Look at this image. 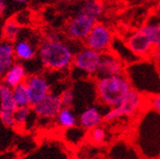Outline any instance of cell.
<instances>
[{"label":"cell","instance_id":"ba28073f","mask_svg":"<svg viewBox=\"0 0 160 159\" xmlns=\"http://www.w3.org/2000/svg\"><path fill=\"white\" fill-rule=\"evenodd\" d=\"M18 107L16 106L12 88L4 83L0 84V120L7 127H14V115Z\"/></svg>","mask_w":160,"mask_h":159},{"label":"cell","instance_id":"e0dca14e","mask_svg":"<svg viewBox=\"0 0 160 159\" xmlns=\"http://www.w3.org/2000/svg\"><path fill=\"white\" fill-rule=\"evenodd\" d=\"M58 125L63 129H71L77 124L78 119L70 107H62L56 117Z\"/></svg>","mask_w":160,"mask_h":159},{"label":"cell","instance_id":"5b68a950","mask_svg":"<svg viewBox=\"0 0 160 159\" xmlns=\"http://www.w3.org/2000/svg\"><path fill=\"white\" fill-rule=\"evenodd\" d=\"M97 23L95 20L83 13H77L67 25V35L73 40L81 41L87 38Z\"/></svg>","mask_w":160,"mask_h":159},{"label":"cell","instance_id":"44dd1931","mask_svg":"<svg viewBox=\"0 0 160 159\" xmlns=\"http://www.w3.org/2000/svg\"><path fill=\"white\" fill-rule=\"evenodd\" d=\"M31 112L30 107H18L14 115L15 125L18 127H25L28 121V118Z\"/></svg>","mask_w":160,"mask_h":159},{"label":"cell","instance_id":"8992f818","mask_svg":"<svg viewBox=\"0 0 160 159\" xmlns=\"http://www.w3.org/2000/svg\"><path fill=\"white\" fill-rule=\"evenodd\" d=\"M101 60L102 54L85 47L74 55L73 66L82 72L88 75H93L98 73Z\"/></svg>","mask_w":160,"mask_h":159},{"label":"cell","instance_id":"7402d4cb","mask_svg":"<svg viewBox=\"0 0 160 159\" xmlns=\"http://www.w3.org/2000/svg\"><path fill=\"white\" fill-rule=\"evenodd\" d=\"M107 139V132L102 126L96 127V128L90 130L89 133V140L91 144L95 146H101L105 142Z\"/></svg>","mask_w":160,"mask_h":159},{"label":"cell","instance_id":"9c48e42d","mask_svg":"<svg viewBox=\"0 0 160 159\" xmlns=\"http://www.w3.org/2000/svg\"><path fill=\"white\" fill-rule=\"evenodd\" d=\"M62 107L60 95L50 93L43 101L32 107V111L40 119L52 120L58 116Z\"/></svg>","mask_w":160,"mask_h":159},{"label":"cell","instance_id":"4fadbf2b","mask_svg":"<svg viewBox=\"0 0 160 159\" xmlns=\"http://www.w3.org/2000/svg\"><path fill=\"white\" fill-rule=\"evenodd\" d=\"M27 73H28L27 69L22 63L15 62L4 74L3 83L13 89L15 87H17L21 84H23L26 82L28 78Z\"/></svg>","mask_w":160,"mask_h":159},{"label":"cell","instance_id":"484cf974","mask_svg":"<svg viewBox=\"0 0 160 159\" xmlns=\"http://www.w3.org/2000/svg\"><path fill=\"white\" fill-rule=\"evenodd\" d=\"M5 7H6V3L4 0H0V15H1L4 10H5Z\"/></svg>","mask_w":160,"mask_h":159},{"label":"cell","instance_id":"83f0119b","mask_svg":"<svg viewBox=\"0 0 160 159\" xmlns=\"http://www.w3.org/2000/svg\"><path fill=\"white\" fill-rule=\"evenodd\" d=\"M65 2H68V3H72V2H75L76 0H63Z\"/></svg>","mask_w":160,"mask_h":159},{"label":"cell","instance_id":"2e32d148","mask_svg":"<svg viewBox=\"0 0 160 159\" xmlns=\"http://www.w3.org/2000/svg\"><path fill=\"white\" fill-rule=\"evenodd\" d=\"M15 57L21 61H29L34 58L35 50L33 46L26 40H19L14 45Z\"/></svg>","mask_w":160,"mask_h":159},{"label":"cell","instance_id":"9a60e30c","mask_svg":"<svg viewBox=\"0 0 160 159\" xmlns=\"http://www.w3.org/2000/svg\"><path fill=\"white\" fill-rule=\"evenodd\" d=\"M78 13H83L99 22L105 14V4L102 0H85L80 5Z\"/></svg>","mask_w":160,"mask_h":159},{"label":"cell","instance_id":"8fae6325","mask_svg":"<svg viewBox=\"0 0 160 159\" xmlns=\"http://www.w3.org/2000/svg\"><path fill=\"white\" fill-rule=\"evenodd\" d=\"M123 72L124 65L117 56L110 53H106L102 55V60L97 73L99 77L123 75Z\"/></svg>","mask_w":160,"mask_h":159},{"label":"cell","instance_id":"3957f363","mask_svg":"<svg viewBox=\"0 0 160 159\" xmlns=\"http://www.w3.org/2000/svg\"><path fill=\"white\" fill-rule=\"evenodd\" d=\"M143 98L136 90H132L121 105L109 108L103 114V121L111 122L120 117H130L136 114L142 105Z\"/></svg>","mask_w":160,"mask_h":159},{"label":"cell","instance_id":"d6986e66","mask_svg":"<svg viewBox=\"0 0 160 159\" xmlns=\"http://www.w3.org/2000/svg\"><path fill=\"white\" fill-rule=\"evenodd\" d=\"M12 95L16 106L18 107H30L28 93L26 84H21L12 89Z\"/></svg>","mask_w":160,"mask_h":159},{"label":"cell","instance_id":"277c9868","mask_svg":"<svg viewBox=\"0 0 160 159\" xmlns=\"http://www.w3.org/2000/svg\"><path fill=\"white\" fill-rule=\"evenodd\" d=\"M113 41V34L111 29L102 22H97L91 30L90 34L85 39L87 48L100 54L108 53Z\"/></svg>","mask_w":160,"mask_h":159},{"label":"cell","instance_id":"52a82bcc","mask_svg":"<svg viewBox=\"0 0 160 159\" xmlns=\"http://www.w3.org/2000/svg\"><path fill=\"white\" fill-rule=\"evenodd\" d=\"M30 106L33 107L37 105L38 102L43 101L48 95L51 93V85L48 80L41 75H30L27 78L25 82Z\"/></svg>","mask_w":160,"mask_h":159},{"label":"cell","instance_id":"cb8c5ba5","mask_svg":"<svg viewBox=\"0 0 160 159\" xmlns=\"http://www.w3.org/2000/svg\"><path fill=\"white\" fill-rule=\"evenodd\" d=\"M149 106L155 112L160 114V94H154L149 98Z\"/></svg>","mask_w":160,"mask_h":159},{"label":"cell","instance_id":"4316f807","mask_svg":"<svg viewBox=\"0 0 160 159\" xmlns=\"http://www.w3.org/2000/svg\"><path fill=\"white\" fill-rule=\"evenodd\" d=\"M14 1L18 2V3H25V2H27V0H14Z\"/></svg>","mask_w":160,"mask_h":159},{"label":"cell","instance_id":"5bb4252c","mask_svg":"<svg viewBox=\"0 0 160 159\" xmlns=\"http://www.w3.org/2000/svg\"><path fill=\"white\" fill-rule=\"evenodd\" d=\"M14 45L9 41H0V76H4L15 63Z\"/></svg>","mask_w":160,"mask_h":159},{"label":"cell","instance_id":"603a6c76","mask_svg":"<svg viewBox=\"0 0 160 159\" xmlns=\"http://www.w3.org/2000/svg\"><path fill=\"white\" fill-rule=\"evenodd\" d=\"M60 99L63 107H71L74 102V93L70 88H68L61 93Z\"/></svg>","mask_w":160,"mask_h":159},{"label":"cell","instance_id":"7c38bea8","mask_svg":"<svg viewBox=\"0 0 160 159\" xmlns=\"http://www.w3.org/2000/svg\"><path fill=\"white\" fill-rule=\"evenodd\" d=\"M103 121V115L97 107H89L84 109L79 115L78 122L84 129L92 130L96 127L101 126Z\"/></svg>","mask_w":160,"mask_h":159},{"label":"cell","instance_id":"6da1fadb","mask_svg":"<svg viewBox=\"0 0 160 159\" xmlns=\"http://www.w3.org/2000/svg\"><path fill=\"white\" fill-rule=\"evenodd\" d=\"M132 90L131 82L125 75L99 77L96 82L98 100L109 108L121 105Z\"/></svg>","mask_w":160,"mask_h":159},{"label":"cell","instance_id":"ffe728a7","mask_svg":"<svg viewBox=\"0 0 160 159\" xmlns=\"http://www.w3.org/2000/svg\"><path fill=\"white\" fill-rule=\"evenodd\" d=\"M21 27L19 23L15 20H9L5 22L4 27H3V33L7 41H14L17 40V38L20 35Z\"/></svg>","mask_w":160,"mask_h":159},{"label":"cell","instance_id":"d4e9b609","mask_svg":"<svg viewBox=\"0 0 160 159\" xmlns=\"http://www.w3.org/2000/svg\"><path fill=\"white\" fill-rule=\"evenodd\" d=\"M150 56L155 60H159L160 59V48H153L150 53Z\"/></svg>","mask_w":160,"mask_h":159},{"label":"cell","instance_id":"30bf717a","mask_svg":"<svg viewBox=\"0 0 160 159\" xmlns=\"http://www.w3.org/2000/svg\"><path fill=\"white\" fill-rule=\"evenodd\" d=\"M126 47L136 57L145 58L150 56L153 46L148 36L140 28L134 30L126 39Z\"/></svg>","mask_w":160,"mask_h":159},{"label":"cell","instance_id":"ac0fdd59","mask_svg":"<svg viewBox=\"0 0 160 159\" xmlns=\"http://www.w3.org/2000/svg\"><path fill=\"white\" fill-rule=\"evenodd\" d=\"M141 29L148 36L153 48H160V22H148L142 26Z\"/></svg>","mask_w":160,"mask_h":159},{"label":"cell","instance_id":"7a4b0ae2","mask_svg":"<svg viewBox=\"0 0 160 159\" xmlns=\"http://www.w3.org/2000/svg\"><path fill=\"white\" fill-rule=\"evenodd\" d=\"M74 53L62 41L46 40L40 46L39 58L42 65L51 70H65L73 65Z\"/></svg>","mask_w":160,"mask_h":159}]
</instances>
